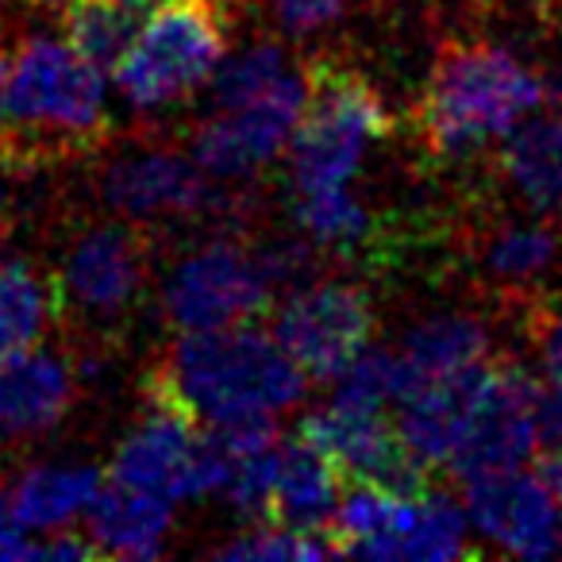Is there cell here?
<instances>
[{
  "label": "cell",
  "instance_id": "4316f807",
  "mask_svg": "<svg viewBox=\"0 0 562 562\" xmlns=\"http://www.w3.org/2000/svg\"><path fill=\"white\" fill-rule=\"evenodd\" d=\"M351 9L355 0H270L273 20L290 40H308V35L328 32Z\"/></svg>",
  "mask_w": 562,
  "mask_h": 562
},
{
  "label": "cell",
  "instance_id": "484cf974",
  "mask_svg": "<svg viewBox=\"0 0 562 562\" xmlns=\"http://www.w3.org/2000/svg\"><path fill=\"white\" fill-rule=\"evenodd\" d=\"M212 554L235 562V559H324V554H336V551H331L328 539L313 536V531H293V528L262 524V528H250L247 536L216 547Z\"/></svg>",
  "mask_w": 562,
  "mask_h": 562
},
{
  "label": "cell",
  "instance_id": "4dcf8cb0",
  "mask_svg": "<svg viewBox=\"0 0 562 562\" xmlns=\"http://www.w3.org/2000/svg\"><path fill=\"white\" fill-rule=\"evenodd\" d=\"M539 439L562 451V385L539 397Z\"/></svg>",
  "mask_w": 562,
  "mask_h": 562
},
{
  "label": "cell",
  "instance_id": "2e32d148",
  "mask_svg": "<svg viewBox=\"0 0 562 562\" xmlns=\"http://www.w3.org/2000/svg\"><path fill=\"white\" fill-rule=\"evenodd\" d=\"M78 359L43 344L0 359V431L16 443L55 431L78 401Z\"/></svg>",
  "mask_w": 562,
  "mask_h": 562
},
{
  "label": "cell",
  "instance_id": "ba28073f",
  "mask_svg": "<svg viewBox=\"0 0 562 562\" xmlns=\"http://www.w3.org/2000/svg\"><path fill=\"white\" fill-rule=\"evenodd\" d=\"M374 331L378 308L355 281H305L273 305V339L313 382H336Z\"/></svg>",
  "mask_w": 562,
  "mask_h": 562
},
{
  "label": "cell",
  "instance_id": "1f68e13d",
  "mask_svg": "<svg viewBox=\"0 0 562 562\" xmlns=\"http://www.w3.org/2000/svg\"><path fill=\"white\" fill-rule=\"evenodd\" d=\"M543 101L551 104L554 112H562V50L551 58V66H547V74H543Z\"/></svg>",
  "mask_w": 562,
  "mask_h": 562
},
{
  "label": "cell",
  "instance_id": "603a6c76",
  "mask_svg": "<svg viewBox=\"0 0 562 562\" xmlns=\"http://www.w3.org/2000/svg\"><path fill=\"white\" fill-rule=\"evenodd\" d=\"M63 32L74 55L101 74H116L143 32V9L132 0H70L63 9Z\"/></svg>",
  "mask_w": 562,
  "mask_h": 562
},
{
  "label": "cell",
  "instance_id": "d4e9b609",
  "mask_svg": "<svg viewBox=\"0 0 562 562\" xmlns=\"http://www.w3.org/2000/svg\"><path fill=\"white\" fill-rule=\"evenodd\" d=\"M290 55L278 43H255L243 55H235L224 70H216V81H212V104L216 109H235V104L255 101L258 93L281 81L290 74Z\"/></svg>",
  "mask_w": 562,
  "mask_h": 562
},
{
  "label": "cell",
  "instance_id": "f546056e",
  "mask_svg": "<svg viewBox=\"0 0 562 562\" xmlns=\"http://www.w3.org/2000/svg\"><path fill=\"white\" fill-rule=\"evenodd\" d=\"M27 539H24V524L16 520L9 505V493L0 490V559H27Z\"/></svg>",
  "mask_w": 562,
  "mask_h": 562
},
{
  "label": "cell",
  "instance_id": "d6a6232c",
  "mask_svg": "<svg viewBox=\"0 0 562 562\" xmlns=\"http://www.w3.org/2000/svg\"><path fill=\"white\" fill-rule=\"evenodd\" d=\"M12 220H16V212H12V196H9V189L0 186V243L12 235Z\"/></svg>",
  "mask_w": 562,
  "mask_h": 562
},
{
  "label": "cell",
  "instance_id": "836d02e7",
  "mask_svg": "<svg viewBox=\"0 0 562 562\" xmlns=\"http://www.w3.org/2000/svg\"><path fill=\"white\" fill-rule=\"evenodd\" d=\"M24 9H35V12H63L70 0H20Z\"/></svg>",
  "mask_w": 562,
  "mask_h": 562
},
{
  "label": "cell",
  "instance_id": "7a4b0ae2",
  "mask_svg": "<svg viewBox=\"0 0 562 562\" xmlns=\"http://www.w3.org/2000/svg\"><path fill=\"white\" fill-rule=\"evenodd\" d=\"M308 374L258 324L178 331L170 351L143 374L147 405L178 408L201 428L278 413L305 397Z\"/></svg>",
  "mask_w": 562,
  "mask_h": 562
},
{
  "label": "cell",
  "instance_id": "30bf717a",
  "mask_svg": "<svg viewBox=\"0 0 562 562\" xmlns=\"http://www.w3.org/2000/svg\"><path fill=\"white\" fill-rule=\"evenodd\" d=\"M147 405V401H143ZM112 477L150 490L166 501H189L224 493L232 462L212 436L178 408L147 405L124 443L112 454Z\"/></svg>",
  "mask_w": 562,
  "mask_h": 562
},
{
  "label": "cell",
  "instance_id": "ac0fdd59",
  "mask_svg": "<svg viewBox=\"0 0 562 562\" xmlns=\"http://www.w3.org/2000/svg\"><path fill=\"white\" fill-rule=\"evenodd\" d=\"M173 524V501L109 474L86 508V536L104 559H155Z\"/></svg>",
  "mask_w": 562,
  "mask_h": 562
},
{
  "label": "cell",
  "instance_id": "4fadbf2b",
  "mask_svg": "<svg viewBox=\"0 0 562 562\" xmlns=\"http://www.w3.org/2000/svg\"><path fill=\"white\" fill-rule=\"evenodd\" d=\"M305 74L290 70L273 81L255 101L216 109L193 135H189V155L201 170L220 181H243L250 173L266 170L281 150L290 147L293 127L305 109Z\"/></svg>",
  "mask_w": 562,
  "mask_h": 562
},
{
  "label": "cell",
  "instance_id": "cb8c5ba5",
  "mask_svg": "<svg viewBox=\"0 0 562 562\" xmlns=\"http://www.w3.org/2000/svg\"><path fill=\"white\" fill-rule=\"evenodd\" d=\"M459 554H474V547L467 543V508L451 493H420L413 528L401 539L397 559H459Z\"/></svg>",
  "mask_w": 562,
  "mask_h": 562
},
{
  "label": "cell",
  "instance_id": "5bb4252c",
  "mask_svg": "<svg viewBox=\"0 0 562 562\" xmlns=\"http://www.w3.org/2000/svg\"><path fill=\"white\" fill-rule=\"evenodd\" d=\"M467 516L508 554L551 559L562 551V513L543 477L528 470L505 467L467 477Z\"/></svg>",
  "mask_w": 562,
  "mask_h": 562
},
{
  "label": "cell",
  "instance_id": "7402d4cb",
  "mask_svg": "<svg viewBox=\"0 0 562 562\" xmlns=\"http://www.w3.org/2000/svg\"><path fill=\"white\" fill-rule=\"evenodd\" d=\"M58 324L55 281L27 258H0V359L43 344Z\"/></svg>",
  "mask_w": 562,
  "mask_h": 562
},
{
  "label": "cell",
  "instance_id": "44dd1931",
  "mask_svg": "<svg viewBox=\"0 0 562 562\" xmlns=\"http://www.w3.org/2000/svg\"><path fill=\"white\" fill-rule=\"evenodd\" d=\"M97 467H35L16 477L9 505L16 520L32 531H63L89 508L101 490Z\"/></svg>",
  "mask_w": 562,
  "mask_h": 562
},
{
  "label": "cell",
  "instance_id": "9a60e30c",
  "mask_svg": "<svg viewBox=\"0 0 562 562\" xmlns=\"http://www.w3.org/2000/svg\"><path fill=\"white\" fill-rule=\"evenodd\" d=\"M467 250L501 305L520 316L543 301V281L562 255V232L547 220V212L531 220H482V232L470 235Z\"/></svg>",
  "mask_w": 562,
  "mask_h": 562
},
{
  "label": "cell",
  "instance_id": "6da1fadb",
  "mask_svg": "<svg viewBox=\"0 0 562 562\" xmlns=\"http://www.w3.org/2000/svg\"><path fill=\"white\" fill-rule=\"evenodd\" d=\"M0 170L32 173L109 147L104 74L66 43L27 35L0 43Z\"/></svg>",
  "mask_w": 562,
  "mask_h": 562
},
{
  "label": "cell",
  "instance_id": "277c9868",
  "mask_svg": "<svg viewBox=\"0 0 562 562\" xmlns=\"http://www.w3.org/2000/svg\"><path fill=\"white\" fill-rule=\"evenodd\" d=\"M305 109L290 139L293 196L336 193L355 181L362 155L393 135V112L378 86L339 55H316L305 70Z\"/></svg>",
  "mask_w": 562,
  "mask_h": 562
},
{
  "label": "cell",
  "instance_id": "d590c367",
  "mask_svg": "<svg viewBox=\"0 0 562 562\" xmlns=\"http://www.w3.org/2000/svg\"><path fill=\"white\" fill-rule=\"evenodd\" d=\"M0 116H4V109H0Z\"/></svg>",
  "mask_w": 562,
  "mask_h": 562
},
{
  "label": "cell",
  "instance_id": "d6986e66",
  "mask_svg": "<svg viewBox=\"0 0 562 562\" xmlns=\"http://www.w3.org/2000/svg\"><path fill=\"white\" fill-rule=\"evenodd\" d=\"M339 485H344L339 470L301 431L293 439H285V443H278L273 528L324 536V524L331 520V513L339 505Z\"/></svg>",
  "mask_w": 562,
  "mask_h": 562
},
{
  "label": "cell",
  "instance_id": "3957f363",
  "mask_svg": "<svg viewBox=\"0 0 562 562\" xmlns=\"http://www.w3.org/2000/svg\"><path fill=\"white\" fill-rule=\"evenodd\" d=\"M543 104V78L508 47L451 40L420 89L416 139L439 162H467Z\"/></svg>",
  "mask_w": 562,
  "mask_h": 562
},
{
  "label": "cell",
  "instance_id": "ffe728a7",
  "mask_svg": "<svg viewBox=\"0 0 562 562\" xmlns=\"http://www.w3.org/2000/svg\"><path fill=\"white\" fill-rule=\"evenodd\" d=\"M501 178L531 212L562 209V112L547 116H524L513 132L501 139L497 155Z\"/></svg>",
  "mask_w": 562,
  "mask_h": 562
},
{
  "label": "cell",
  "instance_id": "e575fe53",
  "mask_svg": "<svg viewBox=\"0 0 562 562\" xmlns=\"http://www.w3.org/2000/svg\"><path fill=\"white\" fill-rule=\"evenodd\" d=\"M132 4H139V9H147V4H150V0H132ZM216 4H220V0H216Z\"/></svg>",
  "mask_w": 562,
  "mask_h": 562
},
{
  "label": "cell",
  "instance_id": "7c38bea8",
  "mask_svg": "<svg viewBox=\"0 0 562 562\" xmlns=\"http://www.w3.org/2000/svg\"><path fill=\"white\" fill-rule=\"evenodd\" d=\"M301 436L328 454L344 482L382 485L401 497H420L431 490V467L408 447L385 408H351L328 401V408L301 420Z\"/></svg>",
  "mask_w": 562,
  "mask_h": 562
},
{
  "label": "cell",
  "instance_id": "8fae6325",
  "mask_svg": "<svg viewBox=\"0 0 562 562\" xmlns=\"http://www.w3.org/2000/svg\"><path fill=\"white\" fill-rule=\"evenodd\" d=\"M97 193L116 216L135 224L201 220L232 209L220 178L201 170L193 155L162 143H143L112 155L97 173Z\"/></svg>",
  "mask_w": 562,
  "mask_h": 562
},
{
  "label": "cell",
  "instance_id": "9c48e42d",
  "mask_svg": "<svg viewBox=\"0 0 562 562\" xmlns=\"http://www.w3.org/2000/svg\"><path fill=\"white\" fill-rule=\"evenodd\" d=\"M539 397H543V390L524 362L508 359V355H493L477 378V390L470 397L467 416H462L447 470L467 482L485 470L520 467V462L536 459Z\"/></svg>",
  "mask_w": 562,
  "mask_h": 562
},
{
  "label": "cell",
  "instance_id": "5b68a950",
  "mask_svg": "<svg viewBox=\"0 0 562 562\" xmlns=\"http://www.w3.org/2000/svg\"><path fill=\"white\" fill-rule=\"evenodd\" d=\"M58 324H78V344H116L132 331L150 297V235L135 220L86 224L50 270Z\"/></svg>",
  "mask_w": 562,
  "mask_h": 562
},
{
  "label": "cell",
  "instance_id": "8992f818",
  "mask_svg": "<svg viewBox=\"0 0 562 562\" xmlns=\"http://www.w3.org/2000/svg\"><path fill=\"white\" fill-rule=\"evenodd\" d=\"M227 12L216 0H166L116 66V86L135 109L189 101L216 78L227 50Z\"/></svg>",
  "mask_w": 562,
  "mask_h": 562
},
{
  "label": "cell",
  "instance_id": "52a82bcc",
  "mask_svg": "<svg viewBox=\"0 0 562 562\" xmlns=\"http://www.w3.org/2000/svg\"><path fill=\"white\" fill-rule=\"evenodd\" d=\"M162 308L173 331L235 328L273 316V285L262 273L255 243L216 235L186 255L166 281Z\"/></svg>",
  "mask_w": 562,
  "mask_h": 562
},
{
  "label": "cell",
  "instance_id": "f1b7e54d",
  "mask_svg": "<svg viewBox=\"0 0 562 562\" xmlns=\"http://www.w3.org/2000/svg\"><path fill=\"white\" fill-rule=\"evenodd\" d=\"M27 559H104L101 547L93 543L89 536H74V531H55L43 543L27 547Z\"/></svg>",
  "mask_w": 562,
  "mask_h": 562
},
{
  "label": "cell",
  "instance_id": "83f0119b",
  "mask_svg": "<svg viewBox=\"0 0 562 562\" xmlns=\"http://www.w3.org/2000/svg\"><path fill=\"white\" fill-rule=\"evenodd\" d=\"M520 321H524V336L539 351L547 378L554 385H562V313H554L547 301H536L531 308H524Z\"/></svg>",
  "mask_w": 562,
  "mask_h": 562
},
{
  "label": "cell",
  "instance_id": "e0dca14e",
  "mask_svg": "<svg viewBox=\"0 0 562 562\" xmlns=\"http://www.w3.org/2000/svg\"><path fill=\"white\" fill-rule=\"evenodd\" d=\"M393 359H397L401 397H408L424 385L447 382V378L490 362L493 331L477 313H436L405 331Z\"/></svg>",
  "mask_w": 562,
  "mask_h": 562
}]
</instances>
